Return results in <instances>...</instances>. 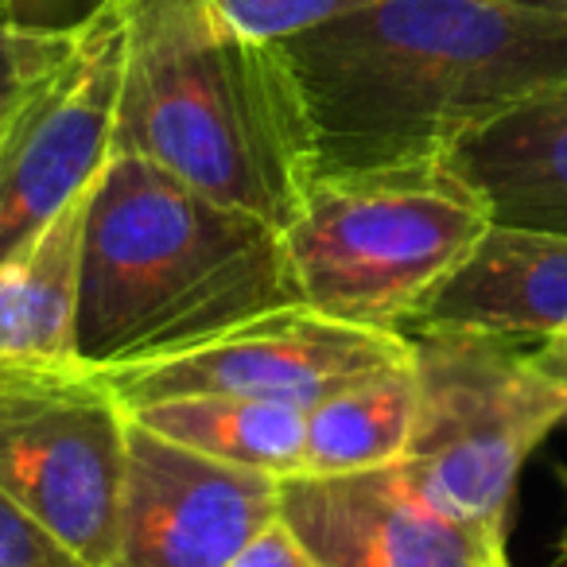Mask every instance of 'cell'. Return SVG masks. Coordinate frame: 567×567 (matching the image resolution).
<instances>
[{"instance_id": "1", "label": "cell", "mask_w": 567, "mask_h": 567, "mask_svg": "<svg viewBox=\"0 0 567 567\" xmlns=\"http://www.w3.org/2000/svg\"><path fill=\"white\" fill-rule=\"evenodd\" d=\"M316 175L443 159L567 79V24L520 0H373L284 40Z\"/></svg>"}, {"instance_id": "18", "label": "cell", "mask_w": 567, "mask_h": 567, "mask_svg": "<svg viewBox=\"0 0 567 567\" xmlns=\"http://www.w3.org/2000/svg\"><path fill=\"white\" fill-rule=\"evenodd\" d=\"M0 567H86L63 548L51 533H43L17 502L0 494Z\"/></svg>"}, {"instance_id": "23", "label": "cell", "mask_w": 567, "mask_h": 567, "mask_svg": "<svg viewBox=\"0 0 567 567\" xmlns=\"http://www.w3.org/2000/svg\"><path fill=\"white\" fill-rule=\"evenodd\" d=\"M520 4H533V9H544L551 17H559L567 24V0H520Z\"/></svg>"}, {"instance_id": "6", "label": "cell", "mask_w": 567, "mask_h": 567, "mask_svg": "<svg viewBox=\"0 0 567 567\" xmlns=\"http://www.w3.org/2000/svg\"><path fill=\"white\" fill-rule=\"evenodd\" d=\"M128 409L94 370L0 373V494L86 567L117 548Z\"/></svg>"}, {"instance_id": "14", "label": "cell", "mask_w": 567, "mask_h": 567, "mask_svg": "<svg viewBox=\"0 0 567 567\" xmlns=\"http://www.w3.org/2000/svg\"><path fill=\"white\" fill-rule=\"evenodd\" d=\"M136 424L187 451L260 471L268 478H303V409L252 396H167L128 409Z\"/></svg>"}, {"instance_id": "15", "label": "cell", "mask_w": 567, "mask_h": 567, "mask_svg": "<svg viewBox=\"0 0 567 567\" xmlns=\"http://www.w3.org/2000/svg\"><path fill=\"white\" fill-rule=\"evenodd\" d=\"M416 427V365L396 362L342 385L303 412V478L396 466Z\"/></svg>"}, {"instance_id": "20", "label": "cell", "mask_w": 567, "mask_h": 567, "mask_svg": "<svg viewBox=\"0 0 567 567\" xmlns=\"http://www.w3.org/2000/svg\"><path fill=\"white\" fill-rule=\"evenodd\" d=\"M226 567H319V559L308 551V544L292 533V525L276 517L265 525Z\"/></svg>"}, {"instance_id": "7", "label": "cell", "mask_w": 567, "mask_h": 567, "mask_svg": "<svg viewBox=\"0 0 567 567\" xmlns=\"http://www.w3.org/2000/svg\"><path fill=\"white\" fill-rule=\"evenodd\" d=\"M125 0L79 28L0 128V265L32 245L63 210L90 195L113 156Z\"/></svg>"}, {"instance_id": "5", "label": "cell", "mask_w": 567, "mask_h": 567, "mask_svg": "<svg viewBox=\"0 0 567 567\" xmlns=\"http://www.w3.org/2000/svg\"><path fill=\"white\" fill-rule=\"evenodd\" d=\"M416 427L396 474L432 509L505 540L525 458L567 424L564 396L517 339L416 327Z\"/></svg>"}, {"instance_id": "12", "label": "cell", "mask_w": 567, "mask_h": 567, "mask_svg": "<svg viewBox=\"0 0 567 567\" xmlns=\"http://www.w3.org/2000/svg\"><path fill=\"white\" fill-rule=\"evenodd\" d=\"M489 221L567 234V79L520 97L447 152Z\"/></svg>"}, {"instance_id": "17", "label": "cell", "mask_w": 567, "mask_h": 567, "mask_svg": "<svg viewBox=\"0 0 567 567\" xmlns=\"http://www.w3.org/2000/svg\"><path fill=\"white\" fill-rule=\"evenodd\" d=\"M74 35L28 32V28L12 24L4 4H0V128L20 110V102L32 94L35 82L51 66H59V59L71 51Z\"/></svg>"}, {"instance_id": "11", "label": "cell", "mask_w": 567, "mask_h": 567, "mask_svg": "<svg viewBox=\"0 0 567 567\" xmlns=\"http://www.w3.org/2000/svg\"><path fill=\"white\" fill-rule=\"evenodd\" d=\"M412 323L502 339H567V234L494 221Z\"/></svg>"}, {"instance_id": "19", "label": "cell", "mask_w": 567, "mask_h": 567, "mask_svg": "<svg viewBox=\"0 0 567 567\" xmlns=\"http://www.w3.org/2000/svg\"><path fill=\"white\" fill-rule=\"evenodd\" d=\"M12 24L28 32H51V35H74L82 24L97 17L110 0H0Z\"/></svg>"}, {"instance_id": "9", "label": "cell", "mask_w": 567, "mask_h": 567, "mask_svg": "<svg viewBox=\"0 0 567 567\" xmlns=\"http://www.w3.org/2000/svg\"><path fill=\"white\" fill-rule=\"evenodd\" d=\"M280 517V478L214 463L128 416L110 567H226Z\"/></svg>"}, {"instance_id": "13", "label": "cell", "mask_w": 567, "mask_h": 567, "mask_svg": "<svg viewBox=\"0 0 567 567\" xmlns=\"http://www.w3.org/2000/svg\"><path fill=\"white\" fill-rule=\"evenodd\" d=\"M90 195L0 265V373L90 370L79 354L82 229Z\"/></svg>"}, {"instance_id": "10", "label": "cell", "mask_w": 567, "mask_h": 567, "mask_svg": "<svg viewBox=\"0 0 567 567\" xmlns=\"http://www.w3.org/2000/svg\"><path fill=\"white\" fill-rule=\"evenodd\" d=\"M280 517L319 567H509L505 540L432 509L396 466L280 482Z\"/></svg>"}, {"instance_id": "2", "label": "cell", "mask_w": 567, "mask_h": 567, "mask_svg": "<svg viewBox=\"0 0 567 567\" xmlns=\"http://www.w3.org/2000/svg\"><path fill=\"white\" fill-rule=\"evenodd\" d=\"M303 303L280 226L113 152L82 229L79 354L90 370L172 358Z\"/></svg>"}, {"instance_id": "3", "label": "cell", "mask_w": 567, "mask_h": 567, "mask_svg": "<svg viewBox=\"0 0 567 567\" xmlns=\"http://www.w3.org/2000/svg\"><path fill=\"white\" fill-rule=\"evenodd\" d=\"M113 152L280 229L316 179L280 43L237 35L206 0H125Z\"/></svg>"}, {"instance_id": "8", "label": "cell", "mask_w": 567, "mask_h": 567, "mask_svg": "<svg viewBox=\"0 0 567 567\" xmlns=\"http://www.w3.org/2000/svg\"><path fill=\"white\" fill-rule=\"evenodd\" d=\"M404 331L358 327L308 303L276 308L172 358L94 370L125 409L167 396H252L308 412L323 396L385 365L409 362Z\"/></svg>"}, {"instance_id": "22", "label": "cell", "mask_w": 567, "mask_h": 567, "mask_svg": "<svg viewBox=\"0 0 567 567\" xmlns=\"http://www.w3.org/2000/svg\"><path fill=\"white\" fill-rule=\"evenodd\" d=\"M559 486H564V497H567V471L559 466ZM556 564L559 567H567V525H564V533H559V540H556Z\"/></svg>"}, {"instance_id": "16", "label": "cell", "mask_w": 567, "mask_h": 567, "mask_svg": "<svg viewBox=\"0 0 567 567\" xmlns=\"http://www.w3.org/2000/svg\"><path fill=\"white\" fill-rule=\"evenodd\" d=\"M373 0H206V9L257 43H284L365 9Z\"/></svg>"}, {"instance_id": "21", "label": "cell", "mask_w": 567, "mask_h": 567, "mask_svg": "<svg viewBox=\"0 0 567 567\" xmlns=\"http://www.w3.org/2000/svg\"><path fill=\"white\" fill-rule=\"evenodd\" d=\"M528 362L536 365L540 378L551 381V389H556L567 404V339H544L536 350H528Z\"/></svg>"}, {"instance_id": "4", "label": "cell", "mask_w": 567, "mask_h": 567, "mask_svg": "<svg viewBox=\"0 0 567 567\" xmlns=\"http://www.w3.org/2000/svg\"><path fill=\"white\" fill-rule=\"evenodd\" d=\"M489 226L486 203L443 156L316 175L280 234L308 308L401 331Z\"/></svg>"}]
</instances>
